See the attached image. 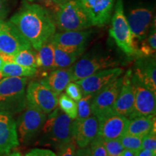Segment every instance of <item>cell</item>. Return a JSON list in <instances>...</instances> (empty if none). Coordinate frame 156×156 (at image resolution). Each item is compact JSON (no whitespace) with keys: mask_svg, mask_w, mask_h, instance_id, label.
Listing matches in <instances>:
<instances>
[{"mask_svg":"<svg viewBox=\"0 0 156 156\" xmlns=\"http://www.w3.org/2000/svg\"><path fill=\"white\" fill-rule=\"evenodd\" d=\"M58 106L60 110L67 114L71 119L75 120L77 116V106L76 101L66 93H61L58 97Z\"/></svg>","mask_w":156,"mask_h":156,"instance_id":"28","label":"cell"},{"mask_svg":"<svg viewBox=\"0 0 156 156\" xmlns=\"http://www.w3.org/2000/svg\"><path fill=\"white\" fill-rule=\"evenodd\" d=\"M138 47V57H147L155 55L156 50L155 23L152 25L147 36L140 42Z\"/></svg>","mask_w":156,"mask_h":156,"instance_id":"25","label":"cell"},{"mask_svg":"<svg viewBox=\"0 0 156 156\" xmlns=\"http://www.w3.org/2000/svg\"><path fill=\"white\" fill-rule=\"evenodd\" d=\"M98 130V120L90 116L83 120L75 119L73 124V139L79 148L86 147L96 137Z\"/></svg>","mask_w":156,"mask_h":156,"instance_id":"19","label":"cell"},{"mask_svg":"<svg viewBox=\"0 0 156 156\" xmlns=\"http://www.w3.org/2000/svg\"><path fill=\"white\" fill-rule=\"evenodd\" d=\"M122 83L123 77H118L93 95L91 103V112L93 116L98 118L113 110Z\"/></svg>","mask_w":156,"mask_h":156,"instance_id":"12","label":"cell"},{"mask_svg":"<svg viewBox=\"0 0 156 156\" xmlns=\"http://www.w3.org/2000/svg\"><path fill=\"white\" fill-rule=\"evenodd\" d=\"M97 136L103 140H119L125 134L129 119L126 116L111 111L98 118Z\"/></svg>","mask_w":156,"mask_h":156,"instance_id":"13","label":"cell"},{"mask_svg":"<svg viewBox=\"0 0 156 156\" xmlns=\"http://www.w3.org/2000/svg\"><path fill=\"white\" fill-rule=\"evenodd\" d=\"M156 153H153L151 151L145 149H141L136 153V156H155Z\"/></svg>","mask_w":156,"mask_h":156,"instance_id":"40","label":"cell"},{"mask_svg":"<svg viewBox=\"0 0 156 156\" xmlns=\"http://www.w3.org/2000/svg\"><path fill=\"white\" fill-rule=\"evenodd\" d=\"M155 129V118L153 116H137L129 119L125 134L143 137Z\"/></svg>","mask_w":156,"mask_h":156,"instance_id":"22","label":"cell"},{"mask_svg":"<svg viewBox=\"0 0 156 156\" xmlns=\"http://www.w3.org/2000/svg\"><path fill=\"white\" fill-rule=\"evenodd\" d=\"M109 33L117 46L124 54L129 56L138 55L137 51L134 47L131 30L124 15L123 0L116 1Z\"/></svg>","mask_w":156,"mask_h":156,"instance_id":"6","label":"cell"},{"mask_svg":"<svg viewBox=\"0 0 156 156\" xmlns=\"http://www.w3.org/2000/svg\"><path fill=\"white\" fill-rule=\"evenodd\" d=\"M122 73V68H108L75 82L80 85L83 95H95L108 84L119 77Z\"/></svg>","mask_w":156,"mask_h":156,"instance_id":"15","label":"cell"},{"mask_svg":"<svg viewBox=\"0 0 156 156\" xmlns=\"http://www.w3.org/2000/svg\"><path fill=\"white\" fill-rule=\"evenodd\" d=\"M93 95H84L80 100L77 101V116L76 119L83 120L91 116V103Z\"/></svg>","mask_w":156,"mask_h":156,"instance_id":"29","label":"cell"},{"mask_svg":"<svg viewBox=\"0 0 156 156\" xmlns=\"http://www.w3.org/2000/svg\"><path fill=\"white\" fill-rule=\"evenodd\" d=\"M108 156H122L124 148L121 144L119 140H103Z\"/></svg>","mask_w":156,"mask_h":156,"instance_id":"31","label":"cell"},{"mask_svg":"<svg viewBox=\"0 0 156 156\" xmlns=\"http://www.w3.org/2000/svg\"><path fill=\"white\" fill-rule=\"evenodd\" d=\"M46 114L27 106L16 122L19 140L28 143L40 134L46 122Z\"/></svg>","mask_w":156,"mask_h":156,"instance_id":"8","label":"cell"},{"mask_svg":"<svg viewBox=\"0 0 156 156\" xmlns=\"http://www.w3.org/2000/svg\"><path fill=\"white\" fill-rule=\"evenodd\" d=\"M9 21L36 51L49 41L56 34V28L48 9L29 0H23L18 11Z\"/></svg>","mask_w":156,"mask_h":156,"instance_id":"1","label":"cell"},{"mask_svg":"<svg viewBox=\"0 0 156 156\" xmlns=\"http://www.w3.org/2000/svg\"><path fill=\"white\" fill-rule=\"evenodd\" d=\"M34 1L37 2V3L39 5L44 6L47 9H51L54 10L56 7V5L54 3L53 0H34Z\"/></svg>","mask_w":156,"mask_h":156,"instance_id":"38","label":"cell"},{"mask_svg":"<svg viewBox=\"0 0 156 156\" xmlns=\"http://www.w3.org/2000/svg\"><path fill=\"white\" fill-rule=\"evenodd\" d=\"M67 94L69 98H71L73 100L75 101H77L80 100L83 97V93L80 85L77 83H69L64 89Z\"/></svg>","mask_w":156,"mask_h":156,"instance_id":"34","label":"cell"},{"mask_svg":"<svg viewBox=\"0 0 156 156\" xmlns=\"http://www.w3.org/2000/svg\"><path fill=\"white\" fill-rule=\"evenodd\" d=\"M13 62L24 67L37 68V53L32 48L22 50L13 56Z\"/></svg>","mask_w":156,"mask_h":156,"instance_id":"27","label":"cell"},{"mask_svg":"<svg viewBox=\"0 0 156 156\" xmlns=\"http://www.w3.org/2000/svg\"><path fill=\"white\" fill-rule=\"evenodd\" d=\"M58 97L41 81L31 82L26 90L27 106L46 114H50L57 108Z\"/></svg>","mask_w":156,"mask_h":156,"instance_id":"7","label":"cell"},{"mask_svg":"<svg viewBox=\"0 0 156 156\" xmlns=\"http://www.w3.org/2000/svg\"><path fill=\"white\" fill-rule=\"evenodd\" d=\"M53 20L56 28L61 32L87 30L93 26L77 0H70L56 6Z\"/></svg>","mask_w":156,"mask_h":156,"instance_id":"4","label":"cell"},{"mask_svg":"<svg viewBox=\"0 0 156 156\" xmlns=\"http://www.w3.org/2000/svg\"><path fill=\"white\" fill-rule=\"evenodd\" d=\"M37 66L42 69H55L54 64V45L51 42L48 41L43 45L37 51Z\"/></svg>","mask_w":156,"mask_h":156,"instance_id":"23","label":"cell"},{"mask_svg":"<svg viewBox=\"0 0 156 156\" xmlns=\"http://www.w3.org/2000/svg\"><path fill=\"white\" fill-rule=\"evenodd\" d=\"M134 90V111L129 119L137 116H153L155 115V93L132 77Z\"/></svg>","mask_w":156,"mask_h":156,"instance_id":"16","label":"cell"},{"mask_svg":"<svg viewBox=\"0 0 156 156\" xmlns=\"http://www.w3.org/2000/svg\"><path fill=\"white\" fill-rule=\"evenodd\" d=\"M137 152L129 151V150H124L122 156H136Z\"/></svg>","mask_w":156,"mask_h":156,"instance_id":"41","label":"cell"},{"mask_svg":"<svg viewBox=\"0 0 156 156\" xmlns=\"http://www.w3.org/2000/svg\"><path fill=\"white\" fill-rule=\"evenodd\" d=\"M31 48L28 41L13 23L0 20V53L14 56L20 51Z\"/></svg>","mask_w":156,"mask_h":156,"instance_id":"9","label":"cell"},{"mask_svg":"<svg viewBox=\"0 0 156 156\" xmlns=\"http://www.w3.org/2000/svg\"><path fill=\"white\" fill-rule=\"evenodd\" d=\"M25 156H57L54 152L47 149H33L25 155Z\"/></svg>","mask_w":156,"mask_h":156,"instance_id":"36","label":"cell"},{"mask_svg":"<svg viewBox=\"0 0 156 156\" xmlns=\"http://www.w3.org/2000/svg\"><path fill=\"white\" fill-rule=\"evenodd\" d=\"M54 1V3L55 4V5H62V4H63L64 2H69L70 0H53Z\"/></svg>","mask_w":156,"mask_h":156,"instance_id":"42","label":"cell"},{"mask_svg":"<svg viewBox=\"0 0 156 156\" xmlns=\"http://www.w3.org/2000/svg\"><path fill=\"white\" fill-rule=\"evenodd\" d=\"M132 77L156 93V63L153 56L139 57L134 63Z\"/></svg>","mask_w":156,"mask_h":156,"instance_id":"18","label":"cell"},{"mask_svg":"<svg viewBox=\"0 0 156 156\" xmlns=\"http://www.w3.org/2000/svg\"><path fill=\"white\" fill-rule=\"evenodd\" d=\"M54 64L56 69H66L73 65L80 56L77 53H70L64 51L54 46Z\"/></svg>","mask_w":156,"mask_h":156,"instance_id":"26","label":"cell"},{"mask_svg":"<svg viewBox=\"0 0 156 156\" xmlns=\"http://www.w3.org/2000/svg\"><path fill=\"white\" fill-rule=\"evenodd\" d=\"M93 26L103 27L110 22L115 0H77Z\"/></svg>","mask_w":156,"mask_h":156,"instance_id":"14","label":"cell"},{"mask_svg":"<svg viewBox=\"0 0 156 156\" xmlns=\"http://www.w3.org/2000/svg\"><path fill=\"white\" fill-rule=\"evenodd\" d=\"M42 128V144L58 148L73 139V119L56 108L48 114Z\"/></svg>","mask_w":156,"mask_h":156,"instance_id":"3","label":"cell"},{"mask_svg":"<svg viewBox=\"0 0 156 156\" xmlns=\"http://www.w3.org/2000/svg\"><path fill=\"white\" fill-rule=\"evenodd\" d=\"M90 149L92 156H108L103 140L98 136H96L91 142Z\"/></svg>","mask_w":156,"mask_h":156,"instance_id":"32","label":"cell"},{"mask_svg":"<svg viewBox=\"0 0 156 156\" xmlns=\"http://www.w3.org/2000/svg\"><path fill=\"white\" fill-rule=\"evenodd\" d=\"M36 68L24 67L15 62L3 63L2 66V75L3 77H32L36 75Z\"/></svg>","mask_w":156,"mask_h":156,"instance_id":"24","label":"cell"},{"mask_svg":"<svg viewBox=\"0 0 156 156\" xmlns=\"http://www.w3.org/2000/svg\"><path fill=\"white\" fill-rule=\"evenodd\" d=\"M75 156H92L91 155L90 149L89 147H83L79 148L78 150H76Z\"/></svg>","mask_w":156,"mask_h":156,"instance_id":"39","label":"cell"},{"mask_svg":"<svg viewBox=\"0 0 156 156\" xmlns=\"http://www.w3.org/2000/svg\"><path fill=\"white\" fill-rule=\"evenodd\" d=\"M73 81L70 67L66 69H55L45 77L41 82L57 95H59L67 85Z\"/></svg>","mask_w":156,"mask_h":156,"instance_id":"21","label":"cell"},{"mask_svg":"<svg viewBox=\"0 0 156 156\" xmlns=\"http://www.w3.org/2000/svg\"><path fill=\"white\" fill-rule=\"evenodd\" d=\"M91 35V30L62 31L54 34L50 41L64 51L77 53L81 56L86 48Z\"/></svg>","mask_w":156,"mask_h":156,"instance_id":"11","label":"cell"},{"mask_svg":"<svg viewBox=\"0 0 156 156\" xmlns=\"http://www.w3.org/2000/svg\"><path fill=\"white\" fill-rule=\"evenodd\" d=\"M119 140L124 150L138 152L142 149V137L140 136L124 134Z\"/></svg>","mask_w":156,"mask_h":156,"instance_id":"30","label":"cell"},{"mask_svg":"<svg viewBox=\"0 0 156 156\" xmlns=\"http://www.w3.org/2000/svg\"><path fill=\"white\" fill-rule=\"evenodd\" d=\"M19 145L17 124L13 116L0 112V156L8 155Z\"/></svg>","mask_w":156,"mask_h":156,"instance_id":"17","label":"cell"},{"mask_svg":"<svg viewBox=\"0 0 156 156\" xmlns=\"http://www.w3.org/2000/svg\"><path fill=\"white\" fill-rule=\"evenodd\" d=\"M8 156H22L19 153H13Z\"/></svg>","mask_w":156,"mask_h":156,"instance_id":"44","label":"cell"},{"mask_svg":"<svg viewBox=\"0 0 156 156\" xmlns=\"http://www.w3.org/2000/svg\"><path fill=\"white\" fill-rule=\"evenodd\" d=\"M2 64H3V62L2 60L1 57H0V80L2 78Z\"/></svg>","mask_w":156,"mask_h":156,"instance_id":"43","label":"cell"},{"mask_svg":"<svg viewBox=\"0 0 156 156\" xmlns=\"http://www.w3.org/2000/svg\"><path fill=\"white\" fill-rule=\"evenodd\" d=\"M134 94L132 84V72L129 70L124 77L119 94L115 102L113 112L126 116L129 119L134 111Z\"/></svg>","mask_w":156,"mask_h":156,"instance_id":"20","label":"cell"},{"mask_svg":"<svg viewBox=\"0 0 156 156\" xmlns=\"http://www.w3.org/2000/svg\"><path fill=\"white\" fill-rule=\"evenodd\" d=\"M75 151L76 144L75 140H73L58 148L57 156H75Z\"/></svg>","mask_w":156,"mask_h":156,"instance_id":"35","label":"cell"},{"mask_svg":"<svg viewBox=\"0 0 156 156\" xmlns=\"http://www.w3.org/2000/svg\"><path fill=\"white\" fill-rule=\"evenodd\" d=\"M9 12L8 0H0V20H5Z\"/></svg>","mask_w":156,"mask_h":156,"instance_id":"37","label":"cell"},{"mask_svg":"<svg viewBox=\"0 0 156 156\" xmlns=\"http://www.w3.org/2000/svg\"><path fill=\"white\" fill-rule=\"evenodd\" d=\"M27 77H7L0 80V112L14 116L27 105Z\"/></svg>","mask_w":156,"mask_h":156,"instance_id":"2","label":"cell"},{"mask_svg":"<svg viewBox=\"0 0 156 156\" xmlns=\"http://www.w3.org/2000/svg\"><path fill=\"white\" fill-rule=\"evenodd\" d=\"M142 149L148 150L153 153H156V132L153 129L143 137H142Z\"/></svg>","mask_w":156,"mask_h":156,"instance_id":"33","label":"cell"},{"mask_svg":"<svg viewBox=\"0 0 156 156\" xmlns=\"http://www.w3.org/2000/svg\"><path fill=\"white\" fill-rule=\"evenodd\" d=\"M126 20L131 30L134 47L138 54L139 44L147 36L153 25V10L147 7H136L129 12Z\"/></svg>","mask_w":156,"mask_h":156,"instance_id":"10","label":"cell"},{"mask_svg":"<svg viewBox=\"0 0 156 156\" xmlns=\"http://www.w3.org/2000/svg\"><path fill=\"white\" fill-rule=\"evenodd\" d=\"M118 64L116 58L106 52H89L70 67L73 81L80 80L100 70L116 67Z\"/></svg>","mask_w":156,"mask_h":156,"instance_id":"5","label":"cell"}]
</instances>
